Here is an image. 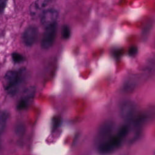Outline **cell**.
Masks as SVG:
<instances>
[{"instance_id": "obj_4", "label": "cell", "mask_w": 155, "mask_h": 155, "mask_svg": "<svg viewBox=\"0 0 155 155\" xmlns=\"http://www.w3.org/2000/svg\"><path fill=\"white\" fill-rule=\"evenodd\" d=\"M35 94V88L34 87H30L26 88L18 103V109L21 110L28 107L34 99Z\"/></svg>"}, {"instance_id": "obj_5", "label": "cell", "mask_w": 155, "mask_h": 155, "mask_svg": "<svg viewBox=\"0 0 155 155\" xmlns=\"http://www.w3.org/2000/svg\"><path fill=\"white\" fill-rule=\"evenodd\" d=\"M38 36V30L35 26L28 27L22 35V41L27 46L33 45L36 41Z\"/></svg>"}, {"instance_id": "obj_3", "label": "cell", "mask_w": 155, "mask_h": 155, "mask_svg": "<svg viewBox=\"0 0 155 155\" xmlns=\"http://www.w3.org/2000/svg\"><path fill=\"white\" fill-rule=\"evenodd\" d=\"M57 31V24L45 28L41 40V47L44 49L50 48L55 40Z\"/></svg>"}, {"instance_id": "obj_11", "label": "cell", "mask_w": 155, "mask_h": 155, "mask_svg": "<svg viewBox=\"0 0 155 155\" xmlns=\"http://www.w3.org/2000/svg\"><path fill=\"white\" fill-rule=\"evenodd\" d=\"M12 58L13 61L15 63H20V62L24 61V57L22 54H21L18 53H16V52L13 53L12 54Z\"/></svg>"}, {"instance_id": "obj_1", "label": "cell", "mask_w": 155, "mask_h": 155, "mask_svg": "<svg viewBox=\"0 0 155 155\" xmlns=\"http://www.w3.org/2000/svg\"><path fill=\"white\" fill-rule=\"evenodd\" d=\"M128 131V127L125 125L115 129L108 138L96 146L99 153L101 155H108L116 151L123 143Z\"/></svg>"}, {"instance_id": "obj_9", "label": "cell", "mask_w": 155, "mask_h": 155, "mask_svg": "<svg viewBox=\"0 0 155 155\" xmlns=\"http://www.w3.org/2000/svg\"><path fill=\"white\" fill-rule=\"evenodd\" d=\"M47 4V0H35L33 4V7L31 8V12H36L37 10H40Z\"/></svg>"}, {"instance_id": "obj_6", "label": "cell", "mask_w": 155, "mask_h": 155, "mask_svg": "<svg viewBox=\"0 0 155 155\" xmlns=\"http://www.w3.org/2000/svg\"><path fill=\"white\" fill-rule=\"evenodd\" d=\"M58 18V13L54 9H48L45 10L41 18V22L42 25L45 28L56 24V20Z\"/></svg>"}, {"instance_id": "obj_13", "label": "cell", "mask_w": 155, "mask_h": 155, "mask_svg": "<svg viewBox=\"0 0 155 155\" xmlns=\"http://www.w3.org/2000/svg\"><path fill=\"white\" fill-rule=\"evenodd\" d=\"M6 2H7V0H0V13H1L6 5Z\"/></svg>"}, {"instance_id": "obj_14", "label": "cell", "mask_w": 155, "mask_h": 155, "mask_svg": "<svg viewBox=\"0 0 155 155\" xmlns=\"http://www.w3.org/2000/svg\"><path fill=\"white\" fill-rule=\"evenodd\" d=\"M122 54V51L120 50H117L114 51V56L119 57Z\"/></svg>"}, {"instance_id": "obj_2", "label": "cell", "mask_w": 155, "mask_h": 155, "mask_svg": "<svg viewBox=\"0 0 155 155\" xmlns=\"http://www.w3.org/2000/svg\"><path fill=\"white\" fill-rule=\"evenodd\" d=\"M24 78V70H9L4 78L5 90L10 94H15L18 90Z\"/></svg>"}, {"instance_id": "obj_12", "label": "cell", "mask_w": 155, "mask_h": 155, "mask_svg": "<svg viewBox=\"0 0 155 155\" xmlns=\"http://www.w3.org/2000/svg\"><path fill=\"white\" fill-rule=\"evenodd\" d=\"M137 53V48L136 46H131L128 49V53L130 56H133L134 55H136Z\"/></svg>"}, {"instance_id": "obj_8", "label": "cell", "mask_w": 155, "mask_h": 155, "mask_svg": "<svg viewBox=\"0 0 155 155\" xmlns=\"http://www.w3.org/2000/svg\"><path fill=\"white\" fill-rule=\"evenodd\" d=\"M8 117V113L5 111H0V134H1L6 126Z\"/></svg>"}, {"instance_id": "obj_10", "label": "cell", "mask_w": 155, "mask_h": 155, "mask_svg": "<svg viewBox=\"0 0 155 155\" xmlns=\"http://www.w3.org/2000/svg\"><path fill=\"white\" fill-rule=\"evenodd\" d=\"M70 35H71V32H70V28L67 25H64L62 28V31H61L62 37L65 39H67L70 38Z\"/></svg>"}, {"instance_id": "obj_7", "label": "cell", "mask_w": 155, "mask_h": 155, "mask_svg": "<svg viewBox=\"0 0 155 155\" xmlns=\"http://www.w3.org/2000/svg\"><path fill=\"white\" fill-rule=\"evenodd\" d=\"M120 111L122 116L125 119H132L135 114L136 107L132 102H124L120 107Z\"/></svg>"}]
</instances>
